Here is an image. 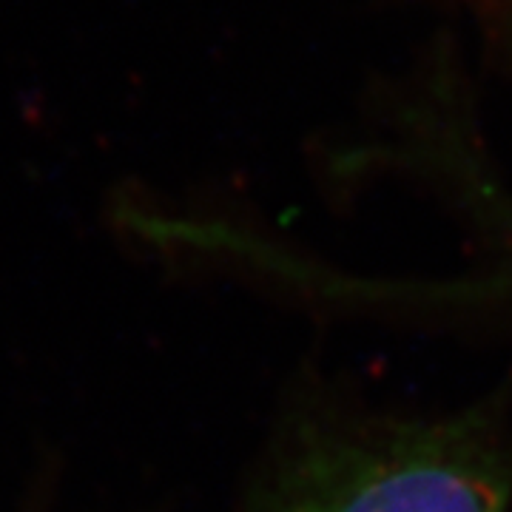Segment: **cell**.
I'll return each mask as SVG.
<instances>
[{
  "label": "cell",
  "instance_id": "obj_1",
  "mask_svg": "<svg viewBox=\"0 0 512 512\" xmlns=\"http://www.w3.org/2000/svg\"><path fill=\"white\" fill-rule=\"evenodd\" d=\"M248 512H512V439L490 404L330 410L285 436Z\"/></svg>",
  "mask_w": 512,
  "mask_h": 512
},
{
  "label": "cell",
  "instance_id": "obj_2",
  "mask_svg": "<svg viewBox=\"0 0 512 512\" xmlns=\"http://www.w3.org/2000/svg\"><path fill=\"white\" fill-rule=\"evenodd\" d=\"M476 26L484 43L512 74V0H447Z\"/></svg>",
  "mask_w": 512,
  "mask_h": 512
}]
</instances>
